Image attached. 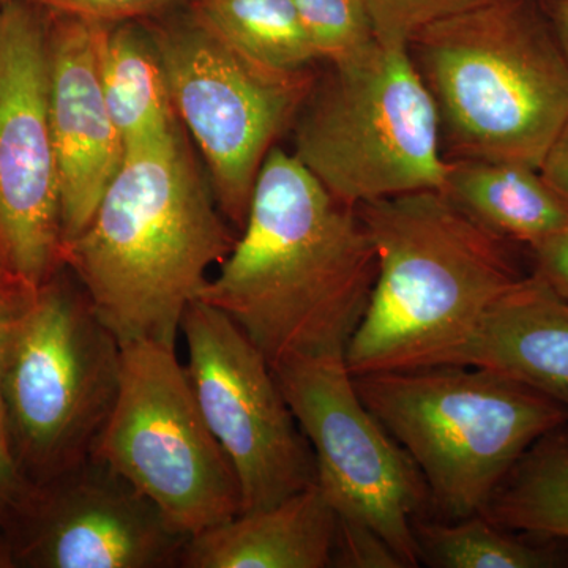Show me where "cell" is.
Here are the masks:
<instances>
[{"instance_id":"cell-1","label":"cell","mask_w":568,"mask_h":568,"mask_svg":"<svg viewBox=\"0 0 568 568\" xmlns=\"http://www.w3.org/2000/svg\"><path fill=\"white\" fill-rule=\"evenodd\" d=\"M219 267L200 301L230 316L274 368L294 358L346 357L377 263L357 211L275 145Z\"/></svg>"},{"instance_id":"cell-2","label":"cell","mask_w":568,"mask_h":568,"mask_svg":"<svg viewBox=\"0 0 568 568\" xmlns=\"http://www.w3.org/2000/svg\"><path fill=\"white\" fill-rule=\"evenodd\" d=\"M235 241L179 123L125 149L91 222L63 245L62 264L121 345L178 347L186 308Z\"/></svg>"},{"instance_id":"cell-3","label":"cell","mask_w":568,"mask_h":568,"mask_svg":"<svg viewBox=\"0 0 568 568\" xmlns=\"http://www.w3.org/2000/svg\"><path fill=\"white\" fill-rule=\"evenodd\" d=\"M355 211L377 271L346 349L353 376L458 365L489 310L530 274L521 246L470 219L443 190Z\"/></svg>"},{"instance_id":"cell-4","label":"cell","mask_w":568,"mask_h":568,"mask_svg":"<svg viewBox=\"0 0 568 568\" xmlns=\"http://www.w3.org/2000/svg\"><path fill=\"white\" fill-rule=\"evenodd\" d=\"M447 162L537 168L568 119V61L540 0H484L407 44Z\"/></svg>"},{"instance_id":"cell-5","label":"cell","mask_w":568,"mask_h":568,"mask_svg":"<svg viewBox=\"0 0 568 568\" xmlns=\"http://www.w3.org/2000/svg\"><path fill=\"white\" fill-rule=\"evenodd\" d=\"M354 383L450 519L484 514L523 455L568 424L558 403L481 366L373 373Z\"/></svg>"},{"instance_id":"cell-6","label":"cell","mask_w":568,"mask_h":568,"mask_svg":"<svg viewBox=\"0 0 568 568\" xmlns=\"http://www.w3.org/2000/svg\"><path fill=\"white\" fill-rule=\"evenodd\" d=\"M293 130L298 162L349 207L444 189L435 103L407 47L325 65Z\"/></svg>"},{"instance_id":"cell-7","label":"cell","mask_w":568,"mask_h":568,"mask_svg":"<svg viewBox=\"0 0 568 568\" xmlns=\"http://www.w3.org/2000/svg\"><path fill=\"white\" fill-rule=\"evenodd\" d=\"M62 272L32 294L3 373L10 452L32 485L92 457L121 381V342Z\"/></svg>"},{"instance_id":"cell-8","label":"cell","mask_w":568,"mask_h":568,"mask_svg":"<svg viewBox=\"0 0 568 568\" xmlns=\"http://www.w3.org/2000/svg\"><path fill=\"white\" fill-rule=\"evenodd\" d=\"M93 458L159 507L186 538L241 514V488L175 346L122 345L121 381Z\"/></svg>"},{"instance_id":"cell-9","label":"cell","mask_w":568,"mask_h":568,"mask_svg":"<svg viewBox=\"0 0 568 568\" xmlns=\"http://www.w3.org/2000/svg\"><path fill=\"white\" fill-rule=\"evenodd\" d=\"M149 31L178 121L203 153L216 205L239 233L261 168L293 129L317 71H282L253 61L192 11Z\"/></svg>"},{"instance_id":"cell-10","label":"cell","mask_w":568,"mask_h":568,"mask_svg":"<svg viewBox=\"0 0 568 568\" xmlns=\"http://www.w3.org/2000/svg\"><path fill=\"white\" fill-rule=\"evenodd\" d=\"M274 372L315 455L316 485L336 517L375 530L406 568L417 567L424 478L365 406L345 355L294 358Z\"/></svg>"},{"instance_id":"cell-11","label":"cell","mask_w":568,"mask_h":568,"mask_svg":"<svg viewBox=\"0 0 568 568\" xmlns=\"http://www.w3.org/2000/svg\"><path fill=\"white\" fill-rule=\"evenodd\" d=\"M181 335L190 383L233 466L242 511L274 506L316 484L312 447L274 368L244 331L197 298L182 317Z\"/></svg>"},{"instance_id":"cell-12","label":"cell","mask_w":568,"mask_h":568,"mask_svg":"<svg viewBox=\"0 0 568 568\" xmlns=\"http://www.w3.org/2000/svg\"><path fill=\"white\" fill-rule=\"evenodd\" d=\"M48 26L29 0L0 2V275L31 293L63 267Z\"/></svg>"},{"instance_id":"cell-13","label":"cell","mask_w":568,"mask_h":568,"mask_svg":"<svg viewBox=\"0 0 568 568\" xmlns=\"http://www.w3.org/2000/svg\"><path fill=\"white\" fill-rule=\"evenodd\" d=\"M13 525V562L37 568L181 567L186 538L97 458L33 485Z\"/></svg>"},{"instance_id":"cell-14","label":"cell","mask_w":568,"mask_h":568,"mask_svg":"<svg viewBox=\"0 0 568 568\" xmlns=\"http://www.w3.org/2000/svg\"><path fill=\"white\" fill-rule=\"evenodd\" d=\"M50 43V122L58 160L63 245L82 233L125 156L104 102L99 26L54 14Z\"/></svg>"},{"instance_id":"cell-15","label":"cell","mask_w":568,"mask_h":568,"mask_svg":"<svg viewBox=\"0 0 568 568\" xmlns=\"http://www.w3.org/2000/svg\"><path fill=\"white\" fill-rule=\"evenodd\" d=\"M338 517L316 484L186 540L181 568L334 566Z\"/></svg>"},{"instance_id":"cell-16","label":"cell","mask_w":568,"mask_h":568,"mask_svg":"<svg viewBox=\"0 0 568 568\" xmlns=\"http://www.w3.org/2000/svg\"><path fill=\"white\" fill-rule=\"evenodd\" d=\"M458 365L514 377L568 413V298L529 274L489 310Z\"/></svg>"},{"instance_id":"cell-17","label":"cell","mask_w":568,"mask_h":568,"mask_svg":"<svg viewBox=\"0 0 568 568\" xmlns=\"http://www.w3.org/2000/svg\"><path fill=\"white\" fill-rule=\"evenodd\" d=\"M443 192L488 231L525 252L568 224V204L537 168L504 162H447Z\"/></svg>"},{"instance_id":"cell-18","label":"cell","mask_w":568,"mask_h":568,"mask_svg":"<svg viewBox=\"0 0 568 568\" xmlns=\"http://www.w3.org/2000/svg\"><path fill=\"white\" fill-rule=\"evenodd\" d=\"M99 63L104 102L125 149L179 125L149 28L138 22L99 26Z\"/></svg>"},{"instance_id":"cell-19","label":"cell","mask_w":568,"mask_h":568,"mask_svg":"<svg viewBox=\"0 0 568 568\" xmlns=\"http://www.w3.org/2000/svg\"><path fill=\"white\" fill-rule=\"evenodd\" d=\"M510 530L568 541V435L549 433L523 455L485 508Z\"/></svg>"},{"instance_id":"cell-20","label":"cell","mask_w":568,"mask_h":568,"mask_svg":"<svg viewBox=\"0 0 568 568\" xmlns=\"http://www.w3.org/2000/svg\"><path fill=\"white\" fill-rule=\"evenodd\" d=\"M190 11L234 50L271 69L305 71L321 63L293 0H194Z\"/></svg>"},{"instance_id":"cell-21","label":"cell","mask_w":568,"mask_h":568,"mask_svg":"<svg viewBox=\"0 0 568 568\" xmlns=\"http://www.w3.org/2000/svg\"><path fill=\"white\" fill-rule=\"evenodd\" d=\"M420 560L443 568H549L560 559L511 536L484 515L416 525Z\"/></svg>"},{"instance_id":"cell-22","label":"cell","mask_w":568,"mask_h":568,"mask_svg":"<svg viewBox=\"0 0 568 568\" xmlns=\"http://www.w3.org/2000/svg\"><path fill=\"white\" fill-rule=\"evenodd\" d=\"M293 3L324 65L351 61L377 41L365 0H293Z\"/></svg>"},{"instance_id":"cell-23","label":"cell","mask_w":568,"mask_h":568,"mask_svg":"<svg viewBox=\"0 0 568 568\" xmlns=\"http://www.w3.org/2000/svg\"><path fill=\"white\" fill-rule=\"evenodd\" d=\"M480 2L484 0H365V6L379 43L407 47L426 26Z\"/></svg>"},{"instance_id":"cell-24","label":"cell","mask_w":568,"mask_h":568,"mask_svg":"<svg viewBox=\"0 0 568 568\" xmlns=\"http://www.w3.org/2000/svg\"><path fill=\"white\" fill-rule=\"evenodd\" d=\"M39 9L50 10L59 17L74 18L95 26L138 22L173 10L194 0H29Z\"/></svg>"},{"instance_id":"cell-25","label":"cell","mask_w":568,"mask_h":568,"mask_svg":"<svg viewBox=\"0 0 568 568\" xmlns=\"http://www.w3.org/2000/svg\"><path fill=\"white\" fill-rule=\"evenodd\" d=\"M334 566L343 568H406L402 558L375 530L357 523L339 521Z\"/></svg>"},{"instance_id":"cell-26","label":"cell","mask_w":568,"mask_h":568,"mask_svg":"<svg viewBox=\"0 0 568 568\" xmlns=\"http://www.w3.org/2000/svg\"><path fill=\"white\" fill-rule=\"evenodd\" d=\"M31 291L0 275V439L9 444L6 407H3V373L17 325L32 297ZM10 447V446H9Z\"/></svg>"},{"instance_id":"cell-27","label":"cell","mask_w":568,"mask_h":568,"mask_svg":"<svg viewBox=\"0 0 568 568\" xmlns=\"http://www.w3.org/2000/svg\"><path fill=\"white\" fill-rule=\"evenodd\" d=\"M526 254L529 257L530 274L568 298V224Z\"/></svg>"},{"instance_id":"cell-28","label":"cell","mask_w":568,"mask_h":568,"mask_svg":"<svg viewBox=\"0 0 568 568\" xmlns=\"http://www.w3.org/2000/svg\"><path fill=\"white\" fill-rule=\"evenodd\" d=\"M33 485L14 462L9 444L0 439V528L13 525Z\"/></svg>"},{"instance_id":"cell-29","label":"cell","mask_w":568,"mask_h":568,"mask_svg":"<svg viewBox=\"0 0 568 568\" xmlns=\"http://www.w3.org/2000/svg\"><path fill=\"white\" fill-rule=\"evenodd\" d=\"M540 173L568 204V119L548 149Z\"/></svg>"},{"instance_id":"cell-30","label":"cell","mask_w":568,"mask_h":568,"mask_svg":"<svg viewBox=\"0 0 568 568\" xmlns=\"http://www.w3.org/2000/svg\"><path fill=\"white\" fill-rule=\"evenodd\" d=\"M540 3L568 61V0H540Z\"/></svg>"},{"instance_id":"cell-31","label":"cell","mask_w":568,"mask_h":568,"mask_svg":"<svg viewBox=\"0 0 568 568\" xmlns=\"http://www.w3.org/2000/svg\"><path fill=\"white\" fill-rule=\"evenodd\" d=\"M13 556H11L10 547L0 544V568L13 567Z\"/></svg>"},{"instance_id":"cell-32","label":"cell","mask_w":568,"mask_h":568,"mask_svg":"<svg viewBox=\"0 0 568 568\" xmlns=\"http://www.w3.org/2000/svg\"><path fill=\"white\" fill-rule=\"evenodd\" d=\"M0 2H3V0H0Z\"/></svg>"}]
</instances>
